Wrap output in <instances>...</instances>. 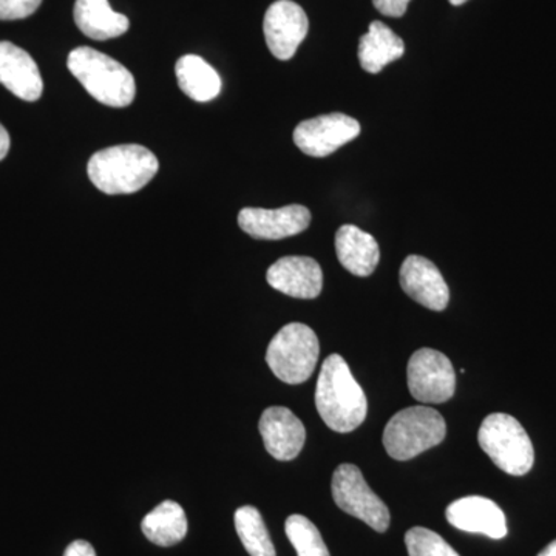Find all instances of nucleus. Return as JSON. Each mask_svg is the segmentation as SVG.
<instances>
[{"label": "nucleus", "instance_id": "obj_12", "mask_svg": "<svg viewBox=\"0 0 556 556\" xmlns=\"http://www.w3.org/2000/svg\"><path fill=\"white\" fill-rule=\"evenodd\" d=\"M401 287L408 298L431 311H444L450 302V289L441 270L420 255H409L402 263Z\"/></svg>", "mask_w": 556, "mask_h": 556}, {"label": "nucleus", "instance_id": "obj_15", "mask_svg": "<svg viewBox=\"0 0 556 556\" xmlns=\"http://www.w3.org/2000/svg\"><path fill=\"white\" fill-rule=\"evenodd\" d=\"M447 521L456 529L503 540L507 535V519L496 503L482 496L460 497L445 511Z\"/></svg>", "mask_w": 556, "mask_h": 556}, {"label": "nucleus", "instance_id": "obj_30", "mask_svg": "<svg viewBox=\"0 0 556 556\" xmlns=\"http://www.w3.org/2000/svg\"><path fill=\"white\" fill-rule=\"evenodd\" d=\"M452 5L459 7L464 5V3L468 2V0H448Z\"/></svg>", "mask_w": 556, "mask_h": 556}, {"label": "nucleus", "instance_id": "obj_9", "mask_svg": "<svg viewBox=\"0 0 556 556\" xmlns=\"http://www.w3.org/2000/svg\"><path fill=\"white\" fill-rule=\"evenodd\" d=\"M361 135L357 119L331 113L300 123L294 130L295 146L313 159H325Z\"/></svg>", "mask_w": 556, "mask_h": 556}, {"label": "nucleus", "instance_id": "obj_13", "mask_svg": "<svg viewBox=\"0 0 556 556\" xmlns=\"http://www.w3.org/2000/svg\"><path fill=\"white\" fill-rule=\"evenodd\" d=\"M266 452L277 460H292L300 455L306 441L302 420L287 407H269L258 422Z\"/></svg>", "mask_w": 556, "mask_h": 556}, {"label": "nucleus", "instance_id": "obj_10", "mask_svg": "<svg viewBox=\"0 0 556 556\" xmlns=\"http://www.w3.org/2000/svg\"><path fill=\"white\" fill-rule=\"evenodd\" d=\"M309 30L305 11L292 0H277L269 7L263 22L268 49L277 60L289 61Z\"/></svg>", "mask_w": 556, "mask_h": 556}, {"label": "nucleus", "instance_id": "obj_18", "mask_svg": "<svg viewBox=\"0 0 556 556\" xmlns=\"http://www.w3.org/2000/svg\"><path fill=\"white\" fill-rule=\"evenodd\" d=\"M73 16L79 30L94 40L119 38L130 27L129 17L113 11L109 0H76Z\"/></svg>", "mask_w": 556, "mask_h": 556}, {"label": "nucleus", "instance_id": "obj_20", "mask_svg": "<svg viewBox=\"0 0 556 556\" xmlns=\"http://www.w3.org/2000/svg\"><path fill=\"white\" fill-rule=\"evenodd\" d=\"M141 530L150 543L156 546H175L188 535V518L178 503L167 500L146 515Z\"/></svg>", "mask_w": 556, "mask_h": 556}, {"label": "nucleus", "instance_id": "obj_16", "mask_svg": "<svg viewBox=\"0 0 556 556\" xmlns=\"http://www.w3.org/2000/svg\"><path fill=\"white\" fill-rule=\"evenodd\" d=\"M0 84L24 101L35 102L42 97L38 64L27 51L7 40L0 42Z\"/></svg>", "mask_w": 556, "mask_h": 556}, {"label": "nucleus", "instance_id": "obj_5", "mask_svg": "<svg viewBox=\"0 0 556 556\" xmlns=\"http://www.w3.org/2000/svg\"><path fill=\"white\" fill-rule=\"evenodd\" d=\"M478 441L493 464L511 477H525L535 464V450L525 427L506 413L486 416Z\"/></svg>", "mask_w": 556, "mask_h": 556}, {"label": "nucleus", "instance_id": "obj_8", "mask_svg": "<svg viewBox=\"0 0 556 556\" xmlns=\"http://www.w3.org/2000/svg\"><path fill=\"white\" fill-rule=\"evenodd\" d=\"M407 382L420 404H444L455 396L456 372L445 354L422 348L408 361Z\"/></svg>", "mask_w": 556, "mask_h": 556}, {"label": "nucleus", "instance_id": "obj_29", "mask_svg": "<svg viewBox=\"0 0 556 556\" xmlns=\"http://www.w3.org/2000/svg\"><path fill=\"white\" fill-rule=\"evenodd\" d=\"M538 556H556V540L552 541L551 544L543 552H540Z\"/></svg>", "mask_w": 556, "mask_h": 556}, {"label": "nucleus", "instance_id": "obj_3", "mask_svg": "<svg viewBox=\"0 0 556 556\" xmlns=\"http://www.w3.org/2000/svg\"><path fill=\"white\" fill-rule=\"evenodd\" d=\"M67 67L91 98L109 108H129L137 97L134 75L101 51L78 47L68 54Z\"/></svg>", "mask_w": 556, "mask_h": 556}, {"label": "nucleus", "instance_id": "obj_14", "mask_svg": "<svg viewBox=\"0 0 556 556\" xmlns=\"http://www.w3.org/2000/svg\"><path fill=\"white\" fill-rule=\"evenodd\" d=\"M270 288L294 299H316L324 289V273L311 257H283L277 260L266 274Z\"/></svg>", "mask_w": 556, "mask_h": 556}, {"label": "nucleus", "instance_id": "obj_7", "mask_svg": "<svg viewBox=\"0 0 556 556\" xmlns=\"http://www.w3.org/2000/svg\"><path fill=\"white\" fill-rule=\"evenodd\" d=\"M332 497L340 510L361 519L376 532H387L390 527V510L367 484L361 468L342 464L334 470L331 482Z\"/></svg>", "mask_w": 556, "mask_h": 556}, {"label": "nucleus", "instance_id": "obj_22", "mask_svg": "<svg viewBox=\"0 0 556 556\" xmlns=\"http://www.w3.org/2000/svg\"><path fill=\"white\" fill-rule=\"evenodd\" d=\"M236 529L241 543L251 556H277L270 540L268 527L262 514L252 506L240 507L236 511Z\"/></svg>", "mask_w": 556, "mask_h": 556}, {"label": "nucleus", "instance_id": "obj_27", "mask_svg": "<svg viewBox=\"0 0 556 556\" xmlns=\"http://www.w3.org/2000/svg\"><path fill=\"white\" fill-rule=\"evenodd\" d=\"M64 556H97V552L89 541L78 540L65 548Z\"/></svg>", "mask_w": 556, "mask_h": 556}, {"label": "nucleus", "instance_id": "obj_21", "mask_svg": "<svg viewBox=\"0 0 556 556\" xmlns=\"http://www.w3.org/2000/svg\"><path fill=\"white\" fill-rule=\"evenodd\" d=\"M175 73L179 89L185 91L190 100L208 102L215 100L222 91V78L217 70L197 54L179 58Z\"/></svg>", "mask_w": 556, "mask_h": 556}, {"label": "nucleus", "instance_id": "obj_23", "mask_svg": "<svg viewBox=\"0 0 556 556\" xmlns=\"http://www.w3.org/2000/svg\"><path fill=\"white\" fill-rule=\"evenodd\" d=\"M285 532L299 556H331L317 527L303 515H291Z\"/></svg>", "mask_w": 556, "mask_h": 556}, {"label": "nucleus", "instance_id": "obj_17", "mask_svg": "<svg viewBox=\"0 0 556 556\" xmlns=\"http://www.w3.org/2000/svg\"><path fill=\"white\" fill-rule=\"evenodd\" d=\"M340 265L357 277H368L378 268L380 249L375 237L354 225L342 226L336 233Z\"/></svg>", "mask_w": 556, "mask_h": 556}, {"label": "nucleus", "instance_id": "obj_19", "mask_svg": "<svg viewBox=\"0 0 556 556\" xmlns=\"http://www.w3.org/2000/svg\"><path fill=\"white\" fill-rule=\"evenodd\" d=\"M404 40L380 21L371 22L367 35L362 36L358 42V61L362 68L371 75H376L391 62L397 61L399 58L404 56Z\"/></svg>", "mask_w": 556, "mask_h": 556}, {"label": "nucleus", "instance_id": "obj_11", "mask_svg": "<svg viewBox=\"0 0 556 556\" xmlns=\"http://www.w3.org/2000/svg\"><path fill=\"white\" fill-rule=\"evenodd\" d=\"M239 225L252 239H288L309 228L311 212L300 204L280 208L244 207L239 214Z\"/></svg>", "mask_w": 556, "mask_h": 556}, {"label": "nucleus", "instance_id": "obj_28", "mask_svg": "<svg viewBox=\"0 0 556 556\" xmlns=\"http://www.w3.org/2000/svg\"><path fill=\"white\" fill-rule=\"evenodd\" d=\"M11 146V139L9 130L0 124V161L5 159L9 155Z\"/></svg>", "mask_w": 556, "mask_h": 556}, {"label": "nucleus", "instance_id": "obj_6", "mask_svg": "<svg viewBox=\"0 0 556 556\" xmlns=\"http://www.w3.org/2000/svg\"><path fill=\"white\" fill-rule=\"evenodd\" d=\"M320 343L308 325L289 324L270 340L266 362L281 382L299 386L313 376L317 367Z\"/></svg>", "mask_w": 556, "mask_h": 556}, {"label": "nucleus", "instance_id": "obj_1", "mask_svg": "<svg viewBox=\"0 0 556 556\" xmlns=\"http://www.w3.org/2000/svg\"><path fill=\"white\" fill-rule=\"evenodd\" d=\"M316 407L321 420L338 433H351L364 424L368 401L345 358H325L316 387Z\"/></svg>", "mask_w": 556, "mask_h": 556}, {"label": "nucleus", "instance_id": "obj_26", "mask_svg": "<svg viewBox=\"0 0 556 556\" xmlns=\"http://www.w3.org/2000/svg\"><path fill=\"white\" fill-rule=\"evenodd\" d=\"M412 0H372L376 10L388 17H402Z\"/></svg>", "mask_w": 556, "mask_h": 556}, {"label": "nucleus", "instance_id": "obj_25", "mask_svg": "<svg viewBox=\"0 0 556 556\" xmlns=\"http://www.w3.org/2000/svg\"><path fill=\"white\" fill-rule=\"evenodd\" d=\"M42 0H0V21L25 20L38 11Z\"/></svg>", "mask_w": 556, "mask_h": 556}, {"label": "nucleus", "instance_id": "obj_4", "mask_svg": "<svg viewBox=\"0 0 556 556\" xmlns=\"http://www.w3.org/2000/svg\"><path fill=\"white\" fill-rule=\"evenodd\" d=\"M447 437V424L434 408L416 405L401 409L383 430V447L396 460H409L437 447Z\"/></svg>", "mask_w": 556, "mask_h": 556}, {"label": "nucleus", "instance_id": "obj_24", "mask_svg": "<svg viewBox=\"0 0 556 556\" xmlns=\"http://www.w3.org/2000/svg\"><path fill=\"white\" fill-rule=\"evenodd\" d=\"M408 556H459L447 541L426 527H413L405 535Z\"/></svg>", "mask_w": 556, "mask_h": 556}, {"label": "nucleus", "instance_id": "obj_2", "mask_svg": "<svg viewBox=\"0 0 556 556\" xmlns=\"http://www.w3.org/2000/svg\"><path fill=\"white\" fill-rule=\"evenodd\" d=\"M159 169L155 153L138 144L102 149L87 164L90 181L108 195L138 192L155 178Z\"/></svg>", "mask_w": 556, "mask_h": 556}]
</instances>
